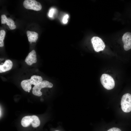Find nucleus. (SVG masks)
Returning a JSON list of instances; mask_svg holds the SVG:
<instances>
[{"label":"nucleus","instance_id":"obj_1","mask_svg":"<svg viewBox=\"0 0 131 131\" xmlns=\"http://www.w3.org/2000/svg\"><path fill=\"white\" fill-rule=\"evenodd\" d=\"M42 81V78L41 76L33 75L29 79L22 81L21 82V85L24 90L28 92L30 91L31 89L32 85H35Z\"/></svg>","mask_w":131,"mask_h":131},{"label":"nucleus","instance_id":"obj_2","mask_svg":"<svg viewBox=\"0 0 131 131\" xmlns=\"http://www.w3.org/2000/svg\"><path fill=\"white\" fill-rule=\"evenodd\" d=\"M40 123L39 118L35 115L25 116L22 118L21 121L22 126L25 127L29 126L31 124L33 127H37L40 125Z\"/></svg>","mask_w":131,"mask_h":131},{"label":"nucleus","instance_id":"obj_3","mask_svg":"<svg viewBox=\"0 0 131 131\" xmlns=\"http://www.w3.org/2000/svg\"><path fill=\"white\" fill-rule=\"evenodd\" d=\"M100 80L104 87L107 90H111L115 87V82L114 79L108 74H102Z\"/></svg>","mask_w":131,"mask_h":131},{"label":"nucleus","instance_id":"obj_4","mask_svg":"<svg viewBox=\"0 0 131 131\" xmlns=\"http://www.w3.org/2000/svg\"><path fill=\"white\" fill-rule=\"evenodd\" d=\"M121 109L124 112L131 111V95L129 93L125 94L123 96L121 103Z\"/></svg>","mask_w":131,"mask_h":131},{"label":"nucleus","instance_id":"obj_5","mask_svg":"<svg viewBox=\"0 0 131 131\" xmlns=\"http://www.w3.org/2000/svg\"><path fill=\"white\" fill-rule=\"evenodd\" d=\"M53 86V84L49 81L46 80L42 81L33 87V88L32 93L35 96H40L42 94V92L40 91L41 88L46 87L51 88Z\"/></svg>","mask_w":131,"mask_h":131},{"label":"nucleus","instance_id":"obj_6","mask_svg":"<svg viewBox=\"0 0 131 131\" xmlns=\"http://www.w3.org/2000/svg\"><path fill=\"white\" fill-rule=\"evenodd\" d=\"M91 42L95 51L96 52L103 50L105 45L102 40L97 36H94L91 39Z\"/></svg>","mask_w":131,"mask_h":131},{"label":"nucleus","instance_id":"obj_7","mask_svg":"<svg viewBox=\"0 0 131 131\" xmlns=\"http://www.w3.org/2000/svg\"><path fill=\"white\" fill-rule=\"evenodd\" d=\"M23 5L24 7L27 9L38 11L42 8L41 4L35 0H25L24 1Z\"/></svg>","mask_w":131,"mask_h":131},{"label":"nucleus","instance_id":"obj_8","mask_svg":"<svg viewBox=\"0 0 131 131\" xmlns=\"http://www.w3.org/2000/svg\"><path fill=\"white\" fill-rule=\"evenodd\" d=\"M122 40L124 50L127 51L131 49V33L128 32L123 35Z\"/></svg>","mask_w":131,"mask_h":131},{"label":"nucleus","instance_id":"obj_9","mask_svg":"<svg viewBox=\"0 0 131 131\" xmlns=\"http://www.w3.org/2000/svg\"><path fill=\"white\" fill-rule=\"evenodd\" d=\"M25 61L27 64L29 66L37 62L36 55L34 50H33L29 53Z\"/></svg>","mask_w":131,"mask_h":131},{"label":"nucleus","instance_id":"obj_10","mask_svg":"<svg viewBox=\"0 0 131 131\" xmlns=\"http://www.w3.org/2000/svg\"><path fill=\"white\" fill-rule=\"evenodd\" d=\"M1 23L2 24H6L9 28L11 30L15 29L16 27V25H15V22L11 19L7 18L5 15H2L1 16Z\"/></svg>","mask_w":131,"mask_h":131},{"label":"nucleus","instance_id":"obj_11","mask_svg":"<svg viewBox=\"0 0 131 131\" xmlns=\"http://www.w3.org/2000/svg\"><path fill=\"white\" fill-rule=\"evenodd\" d=\"M13 66V63L10 60H6L3 64L0 65V73L6 72L10 70Z\"/></svg>","mask_w":131,"mask_h":131},{"label":"nucleus","instance_id":"obj_12","mask_svg":"<svg viewBox=\"0 0 131 131\" xmlns=\"http://www.w3.org/2000/svg\"><path fill=\"white\" fill-rule=\"evenodd\" d=\"M26 34L28 41L31 43L32 42H36L38 38V33L34 32L28 31Z\"/></svg>","mask_w":131,"mask_h":131},{"label":"nucleus","instance_id":"obj_13","mask_svg":"<svg viewBox=\"0 0 131 131\" xmlns=\"http://www.w3.org/2000/svg\"><path fill=\"white\" fill-rule=\"evenodd\" d=\"M6 34L5 31L1 30L0 31V47H2L4 46L3 40Z\"/></svg>","mask_w":131,"mask_h":131},{"label":"nucleus","instance_id":"obj_14","mask_svg":"<svg viewBox=\"0 0 131 131\" xmlns=\"http://www.w3.org/2000/svg\"><path fill=\"white\" fill-rule=\"evenodd\" d=\"M69 17L68 14H66L64 17L63 20V22L64 24H66L68 21L67 19Z\"/></svg>","mask_w":131,"mask_h":131},{"label":"nucleus","instance_id":"obj_15","mask_svg":"<svg viewBox=\"0 0 131 131\" xmlns=\"http://www.w3.org/2000/svg\"><path fill=\"white\" fill-rule=\"evenodd\" d=\"M107 131H121L118 128L113 127L109 129Z\"/></svg>","mask_w":131,"mask_h":131},{"label":"nucleus","instance_id":"obj_16","mask_svg":"<svg viewBox=\"0 0 131 131\" xmlns=\"http://www.w3.org/2000/svg\"><path fill=\"white\" fill-rule=\"evenodd\" d=\"M54 10L53 8L51 9L49 12V17H51L52 16L54 12Z\"/></svg>","mask_w":131,"mask_h":131},{"label":"nucleus","instance_id":"obj_17","mask_svg":"<svg viewBox=\"0 0 131 131\" xmlns=\"http://www.w3.org/2000/svg\"></svg>","mask_w":131,"mask_h":131},{"label":"nucleus","instance_id":"obj_18","mask_svg":"<svg viewBox=\"0 0 131 131\" xmlns=\"http://www.w3.org/2000/svg\"><path fill=\"white\" fill-rule=\"evenodd\" d=\"M30 92V91H28V92Z\"/></svg>","mask_w":131,"mask_h":131}]
</instances>
